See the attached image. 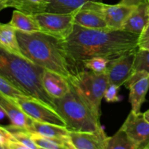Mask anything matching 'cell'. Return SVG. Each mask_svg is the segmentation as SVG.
<instances>
[{"label": "cell", "instance_id": "6da1fadb", "mask_svg": "<svg viewBox=\"0 0 149 149\" xmlns=\"http://www.w3.org/2000/svg\"><path fill=\"white\" fill-rule=\"evenodd\" d=\"M139 35L123 30L91 29L74 23L64 45L71 74L84 69L83 65L93 58L113 60L138 48Z\"/></svg>", "mask_w": 149, "mask_h": 149}, {"label": "cell", "instance_id": "7a4b0ae2", "mask_svg": "<svg viewBox=\"0 0 149 149\" xmlns=\"http://www.w3.org/2000/svg\"><path fill=\"white\" fill-rule=\"evenodd\" d=\"M22 55L35 65L63 76L71 75V65L63 39L42 31L23 32L16 30Z\"/></svg>", "mask_w": 149, "mask_h": 149}, {"label": "cell", "instance_id": "3957f363", "mask_svg": "<svg viewBox=\"0 0 149 149\" xmlns=\"http://www.w3.org/2000/svg\"><path fill=\"white\" fill-rule=\"evenodd\" d=\"M45 69L23 55H17L0 45V76L28 96L55 110L52 99L42 84Z\"/></svg>", "mask_w": 149, "mask_h": 149}, {"label": "cell", "instance_id": "277c9868", "mask_svg": "<svg viewBox=\"0 0 149 149\" xmlns=\"http://www.w3.org/2000/svg\"><path fill=\"white\" fill-rule=\"evenodd\" d=\"M55 111L63 119L70 132H95L103 130L100 119L71 87L68 94L54 99Z\"/></svg>", "mask_w": 149, "mask_h": 149}, {"label": "cell", "instance_id": "5b68a950", "mask_svg": "<svg viewBox=\"0 0 149 149\" xmlns=\"http://www.w3.org/2000/svg\"><path fill=\"white\" fill-rule=\"evenodd\" d=\"M68 79L71 88L100 119L102 99L109 84L106 71L97 73L84 68L72 74Z\"/></svg>", "mask_w": 149, "mask_h": 149}, {"label": "cell", "instance_id": "8992f818", "mask_svg": "<svg viewBox=\"0 0 149 149\" xmlns=\"http://www.w3.org/2000/svg\"><path fill=\"white\" fill-rule=\"evenodd\" d=\"M40 27L41 31L61 39H65L71 33L74 27L73 13H45L34 15Z\"/></svg>", "mask_w": 149, "mask_h": 149}, {"label": "cell", "instance_id": "52a82bcc", "mask_svg": "<svg viewBox=\"0 0 149 149\" xmlns=\"http://www.w3.org/2000/svg\"><path fill=\"white\" fill-rule=\"evenodd\" d=\"M13 100L17 106L33 120L66 127L65 121L56 111L41 103L36 99L30 96H25Z\"/></svg>", "mask_w": 149, "mask_h": 149}, {"label": "cell", "instance_id": "ba28073f", "mask_svg": "<svg viewBox=\"0 0 149 149\" xmlns=\"http://www.w3.org/2000/svg\"><path fill=\"white\" fill-rule=\"evenodd\" d=\"M138 49L126 52L109 61L106 71L109 84H116L119 87L125 84L132 72L135 54Z\"/></svg>", "mask_w": 149, "mask_h": 149}, {"label": "cell", "instance_id": "9c48e42d", "mask_svg": "<svg viewBox=\"0 0 149 149\" xmlns=\"http://www.w3.org/2000/svg\"><path fill=\"white\" fill-rule=\"evenodd\" d=\"M97 2L98 1H90L74 10L73 12L74 23L87 29H109L97 6Z\"/></svg>", "mask_w": 149, "mask_h": 149}, {"label": "cell", "instance_id": "30bf717a", "mask_svg": "<svg viewBox=\"0 0 149 149\" xmlns=\"http://www.w3.org/2000/svg\"><path fill=\"white\" fill-rule=\"evenodd\" d=\"M127 135L139 148L149 143V123L145 119L143 113H135L131 111L121 127Z\"/></svg>", "mask_w": 149, "mask_h": 149}, {"label": "cell", "instance_id": "8fae6325", "mask_svg": "<svg viewBox=\"0 0 149 149\" xmlns=\"http://www.w3.org/2000/svg\"><path fill=\"white\" fill-rule=\"evenodd\" d=\"M97 6L104 17L108 28L113 30H122L124 23L135 7L120 3L107 4L102 1L97 2Z\"/></svg>", "mask_w": 149, "mask_h": 149}, {"label": "cell", "instance_id": "7c38bea8", "mask_svg": "<svg viewBox=\"0 0 149 149\" xmlns=\"http://www.w3.org/2000/svg\"><path fill=\"white\" fill-rule=\"evenodd\" d=\"M69 138L76 149H106L108 136L103 130L95 132L69 131Z\"/></svg>", "mask_w": 149, "mask_h": 149}, {"label": "cell", "instance_id": "4fadbf2b", "mask_svg": "<svg viewBox=\"0 0 149 149\" xmlns=\"http://www.w3.org/2000/svg\"><path fill=\"white\" fill-rule=\"evenodd\" d=\"M0 109L5 112L11 125L17 129L27 131L32 119L27 116L14 100L0 92Z\"/></svg>", "mask_w": 149, "mask_h": 149}, {"label": "cell", "instance_id": "5bb4252c", "mask_svg": "<svg viewBox=\"0 0 149 149\" xmlns=\"http://www.w3.org/2000/svg\"><path fill=\"white\" fill-rule=\"evenodd\" d=\"M42 84L52 99L61 98L71 90L68 79L59 74L45 69L42 75Z\"/></svg>", "mask_w": 149, "mask_h": 149}, {"label": "cell", "instance_id": "9a60e30c", "mask_svg": "<svg viewBox=\"0 0 149 149\" xmlns=\"http://www.w3.org/2000/svg\"><path fill=\"white\" fill-rule=\"evenodd\" d=\"M148 21V3H143L132 10L124 23L122 30L140 35Z\"/></svg>", "mask_w": 149, "mask_h": 149}, {"label": "cell", "instance_id": "2e32d148", "mask_svg": "<svg viewBox=\"0 0 149 149\" xmlns=\"http://www.w3.org/2000/svg\"><path fill=\"white\" fill-rule=\"evenodd\" d=\"M27 132L58 139H69V130L65 127L36 122L32 119Z\"/></svg>", "mask_w": 149, "mask_h": 149}, {"label": "cell", "instance_id": "e0dca14e", "mask_svg": "<svg viewBox=\"0 0 149 149\" xmlns=\"http://www.w3.org/2000/svg\"><path fill=\"white\" fill-rule=\"evenodd\" d=\"M5 7H13L25 14L36 15L45 13L48 6L47 0H0Z\"/></svg>", "mask_w": 149, "mask_h": 149}, {"label": "cell", "instance_id": "ac0fdd59", "mask_svg": "<svg viewBox=\"0 0 149 149\" xmlns=\"http://www.w3.org/2000/svg\"><path fill=\"white\" fill-rule=\"evenodd\" d=\"M149 89V75L141 79L130 87L129 101L132 111L135 113L141 112V108L146 100V95Z\"/></svg>", "mask_w": 149, "mask_h": 149}, {"label": "cell", "instance_id": "d6986e66", "mask_svg": "<svg viewBox=\"0 0 149 149\" xmlns=\"http://www.w3.org/2000/svg\"><path fill=\"white\" fill-rule=\"evenodd\" d=\"M9 24L16 30L23 32L41 31L37 20L34 15L25 14L18 10H14Z\"/></svg>", "mask_w": 149, "mask_h": 149}, {"label": "cell", "instance_id": "ffe728a7", "mask_svg": "<svg viewBox=\"0 0 149 149\" xmlns=\"http://www.w3.org/2000/svg\"><path fill=\"white\" fill-rule=\"evenodd\" d=\"M0 45L10 52L23 55L19 47L16 29L9 23H0Z\"/></svg>", "mask_w": 149, "mask_h": 149}, {"label": "cell", "instance_id": "44dd1931", "mask_svg": "<svg viewBox=\"0 0 149 149\" xmlns=\"http://www.w3.org/2000/svg\"><path fill=\"white\" fill-rule=\"evenodd\" d=\"M48 6L47 11L48 13H63L68 14L71 13L79 8L84 4L90 1H98L102 0H47Z\"/></svg>", "mask_w": 149, "mask_h": 149}, {"label": "cell", "instance_id": "7402d4cb", "mask_svg": "<svg viewBox=\"0 0 149 149\" xmlns=\"http://www.w3.org/2000/svg\"><path fill=\"white\" fill-rule=\"evenodd\" d=\"M32 140L38 147L44 149H74V147L69 139H58L30 133Z\"/></svg>", "mask_w": 149, "mask_h": 149}, {"label": "cell", "instance_id": "603a6c76", "mask_svg": "<svg viewBox=\"0 0 149 149\" xmlns=\"http://www.w3.org/2000/svg\"><path fill=\"white\" fill-rule=\"evenodd\" d=\"M106 149H139V147L120 128L111 137H108Z\"/></svg>", "mask_w": 149, "mask_h": 149}, {"label": "cell", "instance_id": "cb8c5ba5", "mask_svg": "<svg viewBox=\"0 0 149 149\" xmlns=\"http://www.w3.org/2000/svg\"><path fill=\"white\" fill-rule=\"evenodd\" d=\"M139 71L149 74V49H141L138 48L136 51L132 72Z\"/></svg>", "mask_w": 149, "mask_h": 149}, {"label": "cell", "instance_id": "d4e9b609", "mask_svg": "<svg viewBox=\"0 0 149 149\" xmlns=\"http://www.w3.org/2000/svg\"><path fill=\"white\" fill-rule=\"evenodd\" d=\"M109 61H110L109 60L104 58H100V57L93 58L87 60L84 63L83 67H84V68L90 70V71H93L94 72H105L107 69Z\"/></svg>", "mask_w": 149, "mask_h": 149}, {"label": "cell", "instance_id": "484cf974", "mask_svg": "<svg viewBox=\"0 0 149 149\" xmlns=\"http://www.w3.org/2000/svg\"><path fill=\"white\" fill-rule=\"evenodd\" d=\"M0 92L7 97L13 99L20 98V97L28 96L27 95L14 87L11 83L9 82L1 76H0Z\"/></svg>", "mask_w": 149, "mask_h": 149}, {"label": "cell", "instance_id": "4316f807", "mask_svg": "<svg viewBox=\"0 0 149 149\" xmlns=\"http://www.w3.org/2000/svg\"><path fill=\"white\" fill-rule=\"evenodd\" d=\"M119 88L120 87L116 84H109L105 91L104 96H103L106 101L108 103H116V102L120 101L122 100L121 98L122 97L119 95Z\"/></svg>", "mask_w": 149, "mask_h": 149}, {"label": "cell", "instance_id": "83f0119b", "mask_svg": "<svg viewBox=\"0 0 149 149\" xmlns=\"http://www.w3.org/2000/svg\"><path fill=\"white\" fill-rule=\"evenodd\" d=\"M138 48L149 49V21L138 38Z\"/></svg>", "mask_w": 149, "mask_h": 149}, {"label": "cell", "instance_id": "f1b7e54d", "mask_svg": "<svg viewBox=\"0 0 149 149\" xmlns=\"http://www.w3.org/2000/svg\"><path fill=\"white\" fill-rule=\"evenodd\" d=\"M14 139L11 132L5 127L0 126V145L4 146L10 140Z\"/></svg>", "mask_w": 149, "mask_h": 149}, {"label": "cell", "instance_id": "f546056e", "mask_svg": "<svg viewBox=\"0 0 149 149\" xmlns=\"http://www.w3.org/2000/svg\"><path fill=\"white\" fill-rule=\"evenodd\" d=\"M4 146L7 147V148L9 149H31L29 148V147H27L26 146L22 144L21 143L16 141L15 138L13 140H10V141H8V142L4 145Z\"/></svg>", "mask_w": 149, "mask_h": 149}, {"label": "cell", "instance_id": "4dcf8cb0", "mask_svg": "<svg viewBox=\"0 0 149 149\" xmlns=\"http://www.w3.org/2000/svg\"><path fill=\"white\" fill-rule=\"evenodd\" d=\"M119 3L125 5L136 7L143 3H148V0H121Z\"/></svg>", "mask_w": 149, "mask_h": 149}, {"label": "cell", "instance_id": "1f68e13d", "mask_svg": "<svg viewBox=\"0 0 149 149\" xmlns=\"http://www.w3.org/2000/svg\"><path fill=\"white\" fill-rule=\"evenodd\" d=\"M6 116H7V115H6L5 112H4L2 109H0V121L2 120V119H4V118H5Z\"/></svg>", "mask_w": 149, "mask_h": 149}, {"label": "cell", "instance_id": "d6a6232c", "mask_svg": "<svg viewBox=\"0 0 149 149\" xmlns=\"http://www.w3.org/2000/svg\"><path fill=\"white\" fill-rule=\"evenodd\" d=\"M143 116H144V118H145L147 122L149 123V109L148 111H146V112H144Z\"/></svg>", "mask_w": 149, "mask_h": 149}, {"label": "cell", "instance_id": "836d02e7", "mask_svg": "<svg viewBox=\"0 0 149 149\" xmlns=\"http://www.w3.org/2000/svg\"><path fill=\"white\" fill-rule=\"evenodd\" d=\"M5 8H6L5 6H4V4L1 2V1H0V11H1V10H4V9H5Z\"/></svg>", "mask_w": 149, "mask_h": 149}, {"label": "cell", "instance_id": "e575fe53", "mask_svg": "<svg viewBox=\"0 0 149 149\" xmlns=\"http://www.w3.org/2000/svg\"><path fill=\"white\" fill-rule=\"evenodd\" d=\"M139 149H149V146H144V147H143V148H139Z\"/></svg>", "mask_w": 149, "mask_h": 149}, {"label": "cell", "instance_id": "d590c367", "mask_svg": "<svg viewBox=\"0 0 149 149\" xmlns=\"http://www.w3.org/2000/svg\"><path fill=\"white\" fill-rule=\"evenodd\" d=\"M0 149H7V148H5V146H4L0 145Z\"/></svg>", "mask_w": 149, "mask_h": 149}, {"label": "cell", "instance_id": "8d00e7d4", "mask_svg": "<svg viewBox=\"0 0 149 149\" xmlns=\"http://www.w3.org/2000/svg\"><path fill=\"white\" fill-rule=\"evenodd\" d=\"M148 13H149V0H148Z\"/></svg>", "mask_w": 149, "mask_h": 149}, {"label": "cell", "instance_id": "74e56055", "mask_svg": "<svg viewBox=\"0 0 149 149\" xmlns=\"http://www.w3.org/2000/svg\"><path fill=\"white\" fill-rule=\"evenodd\" d=\"M39 149H44V148H39Z\"/></svg>", "mask_w": 149, "mask_h": 149}, {"label": "cell", "instance_id": "f35d334b", "mask_svg": "<svg viewBox=\"0 0 149 149\" xmlns=\"http://www.w3.org/2000/svg\"><path fill=\"white\" fill-rule=\"evenodd\" d=\"M5 148H7V149H9V148H7V147H5Z\"/></svg>", "mask_w": 149, "mask_h": 149}, {"label": "cell", "instance_id": "ab89813d", "mask_svg": "<svg viewBox=\"0 0 149 149\" xmlns=\"http://www.w3.org/2000/svg\"><path fill=\"white\" fill-rule=\"evenodd\" d=\"M148 146H149V143H148Z\"/></svg>", "mask_w": 149, "mask_h": 149}, {"label": "cell", "instance_id": "60d3db41", "mask_svg": "<svg viewBox=\"0 0 149 149\" xmlns=\"http://www.w3.org/2000/svg\"><path fill=\"white\" fill-rule=\"evenodd\" d=\"M74 149H76V148H74Z\"/></svg>", "mask_w": 149, "mask_h": 149}]
</instances>
